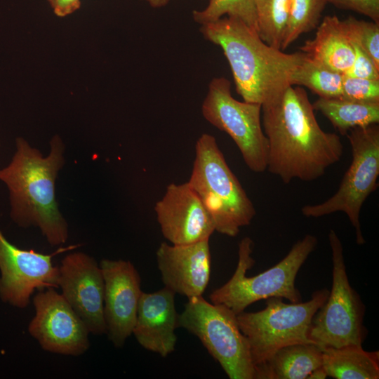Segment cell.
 Returning <instances> with one entry per match:
<instances>
[{"mask_svg": "<svg viewBox=\"0 0 379 379\" xmlns=\"http://www.w3.org/2000/svg\"><path fill=\"white\" fill-rule=\"evenodd\" d=\"M305 89L289 86L261 105L268 171L288 184L323 176L343 154L340 137L319 125Z\"/></svg>", "mask_w": 379, "mask_h": 379, "instance_id": "6da1fadb", "label": "cell"}, {"mask_svg": "<svg viewBox=\"0 0 379 379\" xmlns=\"http://www.w3.org/2000/svg\"><path fill=\"white\" fill-rule=\"evenodd\" d=\"M65 149L58 135L51 138L46 156L18 137L10 163L0 169V180L8 190L12 220L23 228L38 227L51 246L65 244L69 234L55 197V181L65 163Z\"/></svg>", "mask_w": 379, "mask_h": 379, "instance_id": "7a4b0ae2", "label": "cell"}, {"mask_svg": "<svg viewBox=\"0 0 379 379\" xmlns=\"http://www.w3.org/2000/svg\"><path fill=\"white\" fill-rule=\"evenodd\" d=\"M200 32L222 48L237 92L248 102L262 105L291 86V75L305 57L302 52L285 53L269 46L255 30L232 17L201 25Z\"/></svg>", "mask_w": 379, "mask_h": 379, "instance_id": "3957f363", "label": "cell"}, {"mask_svg": "<svg viewBox=\"0 0 379 379\" xmlns=\"http://www.w3.org/2000/svg\"><path fill=\"white\" fill-rule=\"evenodd\" d=\"M187 182L212 218L215 231L222 234L236 237L255 215L253 202L210 134L203 133L197 140Z\"/></svg>", "mask_w": 379, "mask_h": 379, "instance_id": "277c9868", "label": "cell"}, {"mask_svg": "<svg viewBox=\"0 0 379 379\" xmlns=\"http://www.w3.org/2000/svg\"><path fill=\"white\" fill-rule=\"evenodd\" d=\"M317 239L306 234L296 241L288 254L272 267L253 277L246 276L255 260L251 256L253 241L243 238L239 244L238 262L232 277L209 295L211 302L222 304L236 314L251 304L271 297L281 298L290 302H301V295L295 287L298 272L317 245Z\"/></svg>", "mask_w": 379, "mask_h": 379, "instance_id": "5b68a950", "label": "cell"}, {"mask_svg": "<svg viewBox=\"0 0 379 379\" xmlns=\"http://www.w3.org/2000/svg\"><path fill=\"white\" fill-rule=\"evenodd\" d=\"M328 294L327 288L318 290L308 301L297 303H286L281 298L271 297L265 299L264 310L243 311L237 315L239 327L248 342L255 370L284 346L311 343L308 333L312 317Z\"/></svg>", "mask_w": 379, "mask_h": 379, "instance_id": "8992f818", "label": "cell"}, {"mask_svg": "<svg viewBox=\"0 0 379 379\" xmlns=\"http://www.w3.org/2000/svg\"><path fill=\"white\" fill-rule=\"evenodd\" d=\"M237 315L202 296L188 298L178 316V327L196 335L230 379H255L250 347Z\"/></svg>", "mask_w": 379, "mask_h": 379, "instance_id": "52a82bcc", "label": "cell"}, {"mask_svg": "<svg viewBox=\"0 0 379 379\" xmlns=\"http://www.w3.org/2000/svg\"><path fill=\"white\" fill-rule=\"evenodd\" d=\"M328 241L333 264L331 290L312 317L308 338L321 349L361 345L368 333L364 325L366 307L350 284L343 247L333 230L329 231Z\"/></svg>", "mask_w": 379, "mask_h": 379, "instance_id": "ba28073f", "label": "cell"}, {"mask_svg": "<svg viewBox=\"0 0 379 379\" xmlns=\"http://www.w3.org/2000/svg\"><path fill=\"white\" fill-rule=\"evenodd\" d=\"M352 148V161L338 190L327 200L302 207L307 218H320L336 212L346 214L356 234L357 244L366 241L363 237L360 213L364 203L378 187L379 175V126L372 124L356 127L346 135Z\"/></svg>", "mask_w": 379, "mask_h": 379, "instance_id": "9c48e42d", "label": "cell"}, {"mask_svg": "<svg viewBox=\"0 0 379 379\" xmlns=\"http://www.w3.org/2000/svg\"><path fill=\"white\" fill-rule=\"evenodd\" d=\"M201 112L211 124L230 136L251 171L260 173L267 170L268 145L261 123V105L236 100L230 81L215 77L208 85Z\"/></svg>", "mask_w": 379, "mask_h": 379, "instance_id": "30bf717a", "label": "cell"}, {"mask_svg": "<svg viewBox=\"0 0 379 379\" xmlns=\"http://www.w3.org/2000/svg\"><path fill=\"white\" fill-rule=\"evenodd\" d=\"M77 246L60 247L51 254L25 250L11 244L0 229V298L18 308L29 303L36 291L58 287L59 268L52 258Z\"/></svg>", "mask_w": 379, "mask_h": 379, "instance_id": "8fae6325", "label": "cell"}, {"mask_svg": "<svg viewBox=\"0 0 379 379\" xmlns=\"http://www.w3.org/2000/svg\"><path fill=\"white\" fill-rule=\"evenodd\" d=\"M33 304L35 315L28 331L43 350L72 356L88 350L90 333L61 293L53 288L39 291Z\"/></svg>", "mask_w": 379, "mask_h": 379, "instance_id": "7c38bea8", "label": "cell"}, {"mask_svg": "<svg viewBox=\"0 0 379 379\" xmlns=\"http://www.w3.org/2000/svg\"><path fill=\"white\" fill-rule=\"evenodd\" d=\"M58 268L62 297L90 333H106L104 280L100 265L88 254L74 252L67 254Z\"/></svg>", "mask_w": 379, "mask_h": 379, "instance_id": "4fadbf2b", "label": "cell"}, {"mask_svg": "<svg viewBox=\"0 0 379 379\" xmlns=\"http://www.w3.org/2000/svg\"><path fill=\"white\" fill-rule=\"evenodd\" d=\"M104 316L109 339L121 347L133 333L140 295V277L128 260L103 259Z\"/></svg>", "mask_w": 379, "mask_h": 379, "instance_id": "5bb4252c", "label": "cell"}, {"mask_svg": "<svg viewBox=\"0 0 379 379\" xmlns=\"http://www.w3.org/2000/svg\"><path fill=\"white\" fill-rule=\"evenodd\" d=\"M154 211L163 236L172 244L209 239L215 232L212 218L187 182L168 185Z\"/></svg>", "mask_w": 379, "mask_h": 379, "instance_id": "9a60e30c", "label": "cell"}, {"mask_svg": "<svg viewBox=\"0 0 379 379\" xmlns=\"http://www.w3.org/2000/svg\"><path fill=\"white\" fill-rule=\"evenodd\" d=\"M156 255L165 288L187 298L202 296L211 276L209 239L186 245L162 242Z\"/></svg>", "mask_w": 379, "mask_h": 379, "instance_id": "2e32d148", "label": "cell"}, {"mask_svg": "<svg viewBox=\"0 0 379 379\" xmlns=\"http://www.w3.org/2000/svg\"><path fill=\"white\" fill-rule=\"evenodd\" d=\"M175 293L166 288L152 293L142 292L133 333L145 350L166 357L173 352L177 342L175 331L178 316Z\"/></svg>", "mask_w": 379, "mask_h": 379, "instance_id": "e0dca14e", "label": "cell"}, {"mask_svg": "<svg viewBox=\"0 0 379 379\" xmlns=\"http://www.w3.org/2000/svg\"><path fill=\"white\" fill-rule=\"evenodd\" d=\"M314 39L300 48L307 58L335 72L345 74L354 59L353 46L336 15H327L317 26Z\"/></svg>", "mask_w": 379, "mask_h": 379, "instance_id": "ac0fdd59", "label": "cell"}, {"mask_svg": "<svg viewBox=\"0 0 379 379\" xmlns=\"http://www.w3.org/2000/svg\"><path fill=\"white\" fill-rule=\"evenodd\" d=\"M322 367V350L312 343H296L277 350L256 368L255 379H309Z\"/></svg>", "mask_w": 379, "mask_h": 379, "instance_id": "d6986e66", "label": "cell"}, {"mask_svg": "<svg viewBox=\"0 0 379 379\" xmlns=\"http://www.w3.org/2000/svg\"><path fill=\"white\" fill-rule=\"evenodd\" d=\"M322 350V367L335 379L379 378V352H368L361 345H350Z\"/></svg>", "mask_w": 379, "mask_h": 379, "instance_id": "ffe728a7", "label": "cell"}, {"mask_svg": "<svg viewBox=\"0 0 379 379\" xmlns=\"http://www.w3.org/2000/svg\"><path fill=\"white\" fill-rule=\"evenodd\" d=\"M314 110L326 117L335 129L346 135L352 128L379 122V102H361L343 98H319Z\"/></svg>", "mask_w": 379, "mask_h": 379, "instance_id": "44dd1931", "label": "cell"}, {"mask_svg": "<svg viewBox=\"0 0 379 379\" xmlns=\"http://www.w3.org/2000/svg\"><path fill=\"white\" fill-rule=\"evenodd\" d=\"M344 74L325 67L305 55L291 77V85L303 86L319 98H340Z\"/></svg>", "mask_w": 379, "mask_h": 379, "instance_id": "7402d4cb", "label": "cell"}, {"mask_svg": "<svg viewBox=\"0 0 379 379\" xmlns=\"http://www.w3.org/2000/svg\"><path fill=\"white\" fill-rule=\"evenodd\" d=\"M255 4L258 36L269 46L281 50L288 22V0H255Z\"/></svg>", "mask_w": 379, "mask_h": 379, "instance_id": "603a6c76", "label": "cell"}, {"mask_svg": "<svg viewBox=\"0 0 379 379\" xmlns=\"http://www.w3.org/2000/svg\"><path fill=\"white\" fill-rule=\"evenodd\" d=\"M329 0H288V17L281 50L284 51L301 34L317 27Z\"/></svg>", "mask_w": 379, "mask_h": 379, "instance_id": "cb8c5ba5", "label": "cell"}, {"mask_svg": "<svg viewBox=\"0 0 379 379\" xmlns=\"http://www.w3.org/2000/svg\"><path fill=\"white\" fill-rule=\"evenodd\" d=\"M255 1L210 0L205 8L193 11V19L201 25L227 15L241 20L257 32Z\"/></svg>", "mask_w": 379, "mask_h": 379, "instance_id": "d4e9b609", "label": "cell"}, {"mask_svg": "<svg viewBox=\"0 0 379 379\" xmlns=\"http://www.w3.org/2000/svg\"><path fill=\"white\" fill-rule=\"evenodd\" d=\"M342 24L351 43L363 49L379 68V23L350 16Z\"/></svg>", "mask_w": 379, "mask_h": 379, "instance_id": "484cf974", "label": "cell"}, {"mask_svg": "<svg viewBox=\"0 0 379 379\" xmlns=\"http://www.w3.org/2000/svg\"><path fill=\"white\" fill-rule=\"evenodd\" d=\"M340 98L361 102H379V81L344 74Z\"/></svg>", "mask_w": 379, "mask_h": 379, "instance_id": "4316f807", "label": "cell"}, {"mask_svg": "<svg viewBox=\"0 0 379 379\" xmlns=\"http://www.w3.org/2000/svg\"><path fill=\"white\" fill-rule=\"evenodd\" d=\"M354 51V59L350 69L345 75L379 81V68L371 58L359 46L352 43Z\"/></svg>", "mask_w": 379, "mask_h": 379, "instance_id": "83f0119b", "label": "cell"}, {"mask_svg": "<svg viewBox=\"0 0 379 379\" xmlns=\"http://www.w3.org/2000/svg\"><path fill=\"white\" fill-rule=\"evenodd\" d=\"M329 3L361 13L379 23V0H329Z\"/></svg>", "mask_w": 379, "mask_h": 379, "instance_id": "f1b7e54d", "label": "cell"}, {"mask_svg": "<svg viewBox=\"0 0 379 379\" xmlns=\"http://www.w3.org/2000/svg\"><path fill=\"white\" fill-rule=\"evenodd\" d=\"M54 13L58 17H66L81 6V0H47Z\"/></svg>", "mask_w": 379, "mask_h": 379, "instance_id": "f546056e", "label": "cell"}, {"mask_svg": "<svg viewBox=\"0 0 379 379\" xmlns=\"http://www.w3.org/2000/svg\"><path fill=\"white\" fill-rule=\"evenodd\" d=\"M326 377L327 375L325 371L324 370L323 367H321L312 372L310 375L309 379H324Z\"/></svg>", "mask_w": 379, "mask_h": 379, "instance_id": "4dcf8cb0", "label": "cell"}, {"mask_svg": "<svg viewBox=\"0 0 379 379\" xmlns=\"http://www.w3.org/2000/svg\"><path fill=\"white\" fill-rule=\"evenodd\" d=\"M146 1L152 8H161L166 6L171 0H142Z\"/></svg>", "mask_w": 379, "mask_h": 379, "instance_id": "1f68e13d", "label": "cell"}, {"mask_svg": "<svg viewBox=\"0 0 379 379\" xmlns=\"http://www.w3.org/2000/svg\"><path fill=\"white\" fill-rule=\"evenodd\" d=\"M0 146H1V142H0Z\"/></svg>", "mask_w": 379, "mask_h": 379, "instance_id": "d6a6232c", "label": "cell"}]
</instances>
